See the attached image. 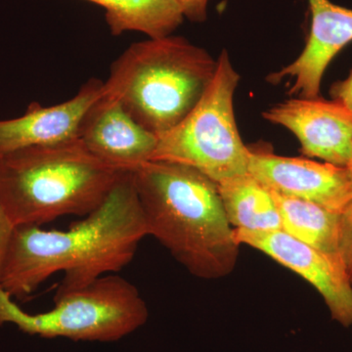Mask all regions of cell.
I'll return each mask as SVG.
<instances>
[{
	"instance_id": "6da1fadb",
	"label": "cell",
	"mask_w": 352,
	"mask_h": 352,
	"mask_svg": "<svg viewBox=\"0 0 352 352\" xmlns=\"http://www.w3.org/2000/svg\"><path fill=\"white\" fill-rule=\"evenodd\" d=\"M148 236L132 173L118 180L105 201L68 230L14 227L0 265V287L11 298L32 295L53 275L64 274L53 302L117 274Z\"/></svg>"
},
{
	"instance_id": "7a4b0ae2",
	"label": "cell",
	"mask_w": 352,
	"mask_h": 352,
	"mask_svg": "<svg viewBox=\"0 0 352 352\" xmlns=\"http://www.w3.org/2000/svg\"><path fill=\"white\" fill-rule=\"evenodd\" d=\"M153 236L194 276L217 279L232 272L239 243L217 183L185 164L149 161L132 173Z\"/></svg>"
},
{
	"instance_id": "3957f363",
	"label": "cell",
	"mask_w": 352,
	"mask_h": 352,
	"mask_svg": "<svg viewBox=\"0 0 352 352\" xmlns=\"http://www.w3.org/2000/svg\"><path fill=\"white\" fill-rule=\"evenodd\" d=\"M124 171L104 163L80 138L0 156V206L14 227L87 217Z\"/></svg>"
},
{
	"instance_id": "277c9868",
	"label": "cell",
	"mask_w": 352,
	"mask_h": 352,
	"mask_svg": "<svg viewBox=\"0 0 352 352\" xmlns=\"http://www.w3.org/2000/svg\"><path fill=\"white\" fill-rule=\"evenodd\" d=\"M217 61L182 36L132 43L111 67L104 94L157 138L182 122L214 80Z\"/></svg>"
},
{
	"instance_id": "5b68a950",
	"label": "cell",
	"mask_w": 352,
	"mask_h": 352,
	"mask_svg": "<svg viewBox=\"0 0 352 352\" xmlns=\"http://www.w3.org/2000/svg\"><path fill=\"white\" fill-rule=\"evenodd\" d=\"M54 303L50 311L28 314L0 287V327L13 324L43 339L110 342L142 327L149 317L138 288L117 274L99 278Z\"/></svg>"
},
{
	"instance_id": "8992f818",
	"label": "cell",
	"mask_w": 352,
	"mask_h": 352,
	"mask_svg": "<svg viewBox=\"0 0 352 352\" xmlns=\"http://www.w3.org/2000/svg\"><path fill=\"white\" fill-rule=\"evenodd\" d=\"M239 80L228 52L222 51L205 94L182 122L157 138L151 161L191 166L217 183L249 173V147L234 113Z\"/></svg>"
},
{
	"instance_id": "52a82bcc",
	"label": "cell",
	"mask_w": 352,
	"mask_h": 352,
	"mask_svg": "<svg viewBox=\"0 0 352 352\" xmlns=\"http://www.w3.org/2000/svg\"><path fill=\"white\" fill-rule=\"evenodd\" d=\"M239 244L251 245L312 285L344 327L352 325V284L342 261L310 247L282 230L249 231L234 229Z\"/></svg>"
},
{
	"instance_id": "ba28073f",
	"label": "cell",
	"mask_w": 352,
	"mask_h": 352,
	"mask_svg": "<svg viewBox=\"0 0 352 352\" xmlns=\"http://www.w3.org/2000/svg\"><path fill=\"white\" fill-rule=\"evenodd\" d=\"M249 173L266 188L342 212L352 200V168L249 148Z\"/></svg>"
},
{
	"instance_id": "9c48e42d",
	"label": "cell",
	"mask_w": 352,
	"mask_h": 352,
	"mask_svg": "<svg viewBox=\"0 0 352 352\" xmlns=\"http://www.w3.org/2000/svg\"><path fill=\"white\" fill-rule=\"evenodd\" d=\"M263 117L293 132L305 156L352 168V112L342 104L319 98L291 99L277 104Z\"/></svg>"
},
{
	"instance_id": "30bf717a",
	"label": "cell",
	"mask_w": 352,
	"mask_h": 352,
	"mask_svg": "<svg viewBox=\"0 0 352 352\" xmlns=\"http://www.w3.org/2000/svg\"><path fill=\"white\" fill-rule=\"evenodd\" d=\"M311 27L300 57L267 80L279 83L293 80L289 94L300 98H318L324 73L333 57L352 41V9L330 0H308Z\"/></svg>"
},
{
	"instance_id": "8fae6325",
	"label": "cell",
	"mask_w": 352,
	"mask_h": 352,
	"mask_svg": "<svg viewBox=\"0 0 352 352\" xmlns=\"http://www.w3.org/2000/svg\"><path fill=\"white\" fill-rule=\"evenodd\" d=\"M80 139L94 156L124 173H133L151 161L157 143L155 134L104 91L83 120Z\"/></svg>"
},
{
	"instance_id": "7c38bea8",
	"label": "cell",
	"mask_w": 352,
	"mask_h": 352,
	"mask_svg": "<svg viewBox=\"0 0 352 352\" xmlns=\"http://www.w3.org/2000/svg\"><path fill=\"white\" fill-rule=\"evenodd\" d=\"M103 91L104 82L90 78L63 103L44 107L34 102L21 117L0 120V156L23 148L80 138L83 120Z\"/></svg>"
},
{
	"instance_id": "4fadbf2b",
	"label": "cell",
	"mask_w": 352,
	"mask_h": 352,
	"mask_svg": "<svg viewBox=\"0 0 352 352\" xmlns=\"http://www.w3.org/2000/svg\"><path fill=\"white\" fill-rule=\"evenodd\" d=\"M217 188L227 219L234 229L282 230L272 193L251 173L219 182Z\"/></svg>"
},
{
	"instance_id": "5bb4252c",
	"label": "cell",
	"mask_w": 352,
	"mask_h": 352,
	"mask_svg": "<svg viewBox=\"0 0 352 352\" xmlns=\"http://www.w3.org/2000/svg\"><path fill=\"white\" fill-rule=\"evenodd\" d=\"M105 9L106 22L113 36L143 32L149 38L170 36L184 16L175 0H87Z\"/></svg>"
},
{
	"instance_id": "9a60e30c",
	"label": "cell",
	"mask_w": 352,
	"mask_h": 352,
	"mask_svg": "<svg viewBox=\"0 0 352 352\" xmlns=\"http://www.w3.org/2000/svg\"><path fill=\"white\" fill-rule=\"evenodd\" d=\"M271 191V190H270ZM276 203L282 231L319 251L340 258V214L316 204L271 191Z\"/></svg>"
},
{
	"instance_id": "2e32d148",
	"label": "cell",
	"mask_w": 352,
	"mask_h": 352,
	"mask_svg": "<svg viewBox=\"0 0 352 352\" xmlns=\"http://www.w3.org/2000/svg\"><path fill=\"white\" fill-rule=\"evenodd\" d=\"M339 254L347 277L352 284V200L340 212Z\"/></svg>"
},
{
	"instance_id": "e0dca14e",
	"label": "cell",
	"mask_w": 352,
	"mask_h": 352,
	"mask_svg": "<svg viewBox=\"0 0 352 352\" xmlns=\"http://www.w3.org/2000/svg\"><path fill=\"white\" fill-rule=\"evenodd\" d=\"M180 10L189 21L203 23L207 20L208 0H175Z\"/></svg>"
},
{
	"instance_id": "ac0fdd59",
	"label": "cell",
	"mask_w": 352,
	"mask_h": 352,
	"mask_svg": "<svg viewBox=\"0 0 352 352\" xmlns=\"http://www.w3.org/2000/svg\"><path fill=\"white\" fill-rule=\"evenodd\" d=\"M331 96L333 101L342 104L352 112V69L346 80L333 83Z\"/></svg>"
},
{
	"instance_id": "d6986e66",
	"label": "cell",
	"mask_w": 352,
	"mask_h": 352,
	"mask_svg": "<svg viewBox=\"0 0 352 352\" xmlns=\"http://www.w3.org/2000/svg\"><path fill=\"white\" fill-rule=\"evenodd\" d=\"M14 226L0 206V265L6 254L7 245L12 235Z\"/></svg>"
}]
</instances>
